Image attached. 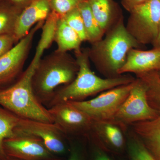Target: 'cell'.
<instances>
[{
	"label": "cell",
	"instance_id": "7",
	"mask_svg": "<svg viewBox=\"0 0 160 160\" xmlns=\"http://www.w3.org/2000/svg\"><path fill=\"white\" fill-rule=\"evenodd\" d=\"M147 92L146 84L136 78L129 95L111 121L125 128L127 125L154 118L156 112L149 105Z\"/></svg>",
	"mask_w": 160,
	"mask_h": 160
},
{
	"label": "cell",
	"instance_id": "11",
	"mask_svg": "<svg viewBox=\"0 0 160 160\" xmlns=\"http://www.w3.org/2000/svg\"><path fill=\"white\" fill-rule=\"evenodd\" d=\"M15 130L40 138L53 154H62L66 151L63 133L53 123L21 118Z\"/></svg>",
	"mask_w": 160,
	"mask_h": 160
},
{
	"label": "cell",
	"instance_id": "15",
	"mask_svg": "<svg viewBox=\"0 0 160 160\" xmlns=\"http://www.w3.org/2000/svg\"><path fill=\"white\" fill-rule=\"evenodd\" d=\"M124 127L112 121L93 122L92 131L108 148L116 151L123 149L126 143Z\"/></svg>",
	"mask_w": 160,
	"mask_h": 160
},
{
	"label": "cell",
	"instance_id": "23",
	"mask_svg": "<svg viewBox=\"0 0 160 160\" xmlns=\"http://www.w3.org/2000/svg\"><path fill=\"white\" fill-rule=\"evenodd\" d=\"M16 44L13 34L0 35V57L12 49Z\"/></svg>",
	"mask_w": 160,
	"mask_h": 160
},
{
	"label": "cell",
	"instance_id": "13",
	"mask_svg": "<svg viewBox=\"0 0 160 160\" xmlns=\"http://www.w3.org/2000/svg\"><path fill=\"white\" fill-rule=\"evenodd\" d=\"M160 71V49L149 50L132 49L127 55L126 62L118 71L119 75L132 73L137 75Z\"/></svg>",
	"mask_w": 160,
	"mask_h": 160
},
{
	"label": "cell",
	"instance_id": "17",
	"mask_svg": "<svg viewBox=\"0 0 160 160\" xmlns=\"http://www.w3.org/2000/svg\"><path fill=\"white\" fill-rule=\"evenodd\" d=\"M24 9L10 0H0V35L13 34L17 20Z\"/></svg>",
	"mask_w": 160,
	"mask_h": 160
},
{
	"label": "cell",
	"instance_id": "6",
	"mask_svg": "<svg viewBox=\"0 0 160 160\" xmlns=\"http://www.w3.org/2000/svg\"><path fill=\"white\" fill-rule=\"evenodd\" d=\"M135 81L103 92L92 99L69 102L94 122L111 121L129 95Z\"/></svg>",
	"mask_w": 160,
	"mask_h": 160
},
{
	"label": "cell",
	"instance_id": "18",
	"mask_svg": "<svg viewBox=\"0 0 160 160\" xmlns=\"http://www.w3.org/2000/svg\"><path fill=\"white\" fill-rule=\"evenodd\" d=\"M82 18L87 41L90 44L102 39L105 32L94 17L87 0H84L78 6Z\"/></svg>",
	"mask_w": 160,
	"mask_h": 160
},
{
	"label": "cell",
	"instance_id": "27",
	"mask_svg": "<svg viewBox=\"0 0 160 160\" xmlns=\"http://www.w3.org/2000/svg\"><path fill=\"white\" fill-rule=\"evenodd\" d=\"M153 48H159L160 49V22L158 34L156 39L154 41V42L152 44Z\"/></svg>",
	"mask_w": 160,
	"mask_h": 160
},
{
	"label": "cell",
	"instance_id": "26",
	"mask_svg": "<svg viewBox=\"0 0 160 160\" xmlns=\"http://www.w3.org/2000/svg\"><path fill=\"white\" fill-rule=\"evenodd\" d=\"M17 5L22 6L25 8L29 5L33 1V0H10Z\"/></svg>",
	"mask_w": 160,
	"mask_h": 160
},
{
	"label": "cell",
	"instance_id": "22",
	"mask_svg": "<svg viewBox=\"0 0 160 160\" xmlns=\"http://www.w3.org/2000/svg\"><path fill=\"white\" fill-rule=\"evenodd\" d=\"M84 0H49L51 11H54L61 16L78 8Z\"/></svg>",
	"mask_w": 160,
	"mask_h": 160
},
{
	"label": "cell",
	"instance_id": "21",
	"mask_svg": "<svg viewBox=\"0 0 160 160\" xmlns=\"http://www.w3.org/2000/svg\"><path fill=\"white\" fill-rule=\"evenodd\" d=\"M62 17L68 25L79 36L82 42L87 41L82 18L78 7Z\"/></svg>",
	"mask_w": 160,
	"mask_h": 160
},
{
	"label": "cell",
	"instance_id": "14",
	"mask_svg": "<svg viewBox=\"0 0 160 160\" xmlns=\"http://www.w3.org/2000/svg\"><path fill=\"white\" fill-rule=\"evenodd\" d=\"M91 11L102 30L106 33L123 16L114 0H87Z\"/></svg>",
	"mask_w": 160,
	"mask_h": 160
},
{
	"label": "cell",
	"instance_id": "28",
	"mask_svg": "<svg viewBox=\"0 0 160 160\" xmlns=\"http://www.w3.org/2000/svg\"><path fill=\"white\" fill-rule=\"evenodd\" d=\"M67 160H80L79 156L77 152L75 150L72 151L69 158Z\"/></svg>",
	"mask_w": 160,
	"mask_h": 160
},
{
	"label": "cell",
	"instance_id": "2",
	"mask_svg": "<svg viewBox=\"0 0 160 160\" xmlns=\"http://www.w3.org/2000/svg\"><path fill=\"white\" fill-rule=\"evenodd\" d=\"M74 52L79 66L76 77L70 84L56 90L48 109L61 103L84 101L99 92L132 82L136 79L128 74L114 78L99 77L92 71L88 48Z\"/></svg>",
	"mask_w": 160,
	"mask_h": 160
},
{
	"label": "cell",
	"instance_id": "31",
	"mask_svg": "<svg viewBox=\"0 0 160 160\" xmlns=\"http://www.w3.org/2000/svg\"></svg>",
	"mask_w": 160,
	"mask_h": 160
},
{
	"label": "cell",
	"instance_id": "10",
	"mask_svg": "<svg viewBox=\"0 0 160 160\" xmlns=\"http://www.w3.org/2000/svg\"><path fill=\"white\" fill-rule=\"evenodd\" d=\"M48 109L53 124L63 134H82L92 130L94 121L69 102L56 104Z\"/></svg>",
	"mask_w": 160,
	"mask_h": 160
},
{
	"label": "cell",
	"instance_id": "25",
	"mask_svg": "<svg viewBox=\"0 0 160 160\" xmlns=\"http://www.w3.org/2000/svg\"><path fill=\"white\" fill-rule=\"evenodd\" d=\"M94 160H112L104 152L98 151L95 155Z\"/></svg>",
	"mask_w": 160,
	"mask_h": 160
},
{
	"label": "cell",
	"instance_id": "12",
	"mask_svg": "<svg viewBox=\"0 0 160 160\" xmlns=\"http://www.w3.org/2000/svg\"><path fill=\"white\" fill-rule=\"evenodd\" d=\"M51 12L49 0H33L20 13L13 32L16 43L26 36L35 25L46 21Z\"/></svg>",
	"mask_w": 160,
	"mask_h": 160
},
{
	"label": "cell",
	"instance_id": "5",
	"mask_svg": "<svg viewBox=\"0 0 160 160\" xmlns=\"http://www.w3.org/2000/svg\"><path fill=\"white\" fill-rule=\"evenodd\" d=\"M129 12L127 31L141 46L152 45L158 34L160 0H150L135 6Z\"/></svg>",
	"mask_w": 160,
	"mask_h": 160
},
{
	"label": "cell",
	"instance_id": "19",
	"mask_svg": "<svg viewBox=\"0 0 160 160\" xmlns=\"http://www.w3.org/2000/svg\"><path fill=\"white\" fill-rule=\"evenodd\" d=\"M21 118L0 106V160L8 157L3 148V142L14 135Z\"/></svg>",
	"mask_w": 160,
	"mask_h": 160
},
{
	"label": "cell",
	"instance_id": "8",
	"mask_svg": "<svg viewBox=\"0 0 160 160\" xmlns=\"http://www.w3.org/2000/svg\"><path fill=\"white\" fill-rule=\"evenodd\" d=\"M45 22L42 21L35 25L12 49L0 57V89L12 85L22 74L35 35Z\"/></svg>",
	"mask_w": 160,
	"mask_h": 160
},
{
	"label": "cell",
	"instance_id": "20",
	"mask_svg": "<svg viewBox=\"0 0 160 160\" xmlns=\"http://www.w3.org/2000/svg\"><path fill=\"white\" fill-rule=\"evenodd\" d=\"M129 160H157L132 132L127 143Z\"/></svg>",
	"mask_w": 160,
	"mask_h": 160
},
{
	"label": "cell",
	"instance_id": "29",
	"mask_svg": "<svg viewBox=\"0 0 160 160\" xmlns=\"http://www.w3.org/2000/svg\"><path fill=\"white\" fill-rule=\"evenodd\" d=\"M20 160L19 159H18L14 158L9 157H8L6 159H5V160Z\"/></svg>",
	"mask_w": 160,
	"mask_h": 160
},
{
	"label": "cell",
	"instance_id": "30",
	"mask_svg": "<svg viewBox=\"0 0 160 160\" xmlns=\"http://www.w3.org/2000/svg\"><path fill=\"white\" fill-rule=\"evenodd\" d=\"M158 74L159 76L160 77V71H157Z\"/></svg>",
	"mask_w": 160,
	"mask_h": 160
},
{
	"label": "cell",
	"instance_id": "3",
	"mask_svg": "<svg viewBox=\"0 0 160 160\" xmlns=\"http://www.w3.org/2000/svg\"><path fill=\"white\" fill-rule=\"evenodd\" d=\"M88 48L89 60L106 78L117 77L118 71L126 62L129 51L140 49V45L127 31L124 17L106 32L100 41Z\"/></svg>",
	"mask_w": 160,
	"mask_h": 160
},
{
	"label": "cell",
	"instance_id": "9",
	"mask_svg": "<svg viewBox=\"0 0 160 160\" xmlns=\"http://www.w3.org/2000/svg\"><path fill=\"white\" fill-rule=\"evenodd\" d=\"M3 148L7 156L20 160H58L40 138L16 130L12 137L4 140Z\"/></svg>",
	"mask_w": 160,
	"mask_h": 160
},
{
	"label": "cell",
	"instance_id": "1",
	"mask_svg": "<svg viewBox=\"0 0 160 160\" xmlns=\"http://www.w3.org/2000/svg\"><path fill=\"white\" fill-rule=\"evenodd\" d=\"M48 48L46 42L39 41L34 57L26 70L12 85L0 89V106L21 118L53 123L49 109L38 100L32 85L35 71Z\"/></svg>",
	"mask_w": 160,
	"mask_h": 160
},
{
	"label": "cell",
	"instance_id": "24",
	"mask_svg": "<svg viewBox=\"0 0 160 160\" xmlns=\"http://www.w3.org/2000/svg\"><path fill=\"white\" fill-rule=\"evenodd\" d=\"M150 0H122V6L126 11L129 12L135 6L146 2Z\"/></svg>",
	"mask_w": 160,
	"mask_h": 160
},
{
	"label": "cell",
	"instance_id": "4",
	"mask_svg": "<svg viewBox=\"0 0 160 160\" xmlns=\"http://www.w3.org/2000/svg\"><path fill=\"white\" fill-rule=\"evenodd\" d=\"M78 70L76 59L67 52L56 50L41 59L32 81L33 92L40 102L47 107L56 89L71 83Z\"/></svg>",
	"mask_w": 160,
	"mask_h": 160
},
{
	"label": "cell",
	"instance_id": "16",
	"mask_svg": "<svg viewBox=\"0 0 160 160\" xmlns=\"http://www.w3.org/2000/svg\"><path fill=\"white\" fill-rule=\"evenodd\" d=\"M54 41L57 44V50L61 52H67L72 50L77 51L81 49L82 42L79 36L61 16L56 26Z\"/></svg>",
	"mask_w": 160,
	"mask_h": 160
}]
</instances>
